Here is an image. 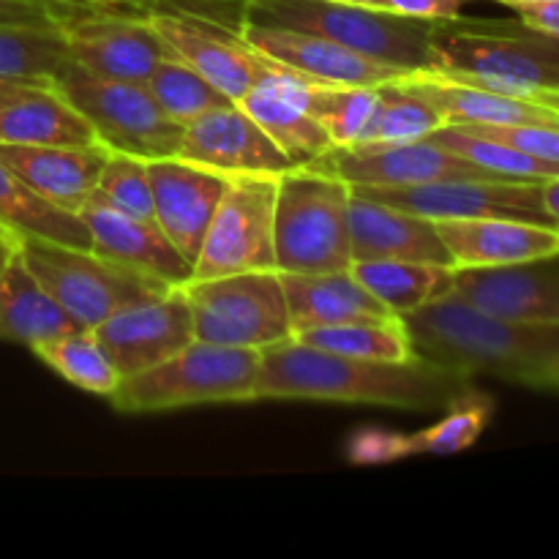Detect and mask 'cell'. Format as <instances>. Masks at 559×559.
<instances>
[{
  "label": "cell",
  "instance_id": "cell-10",
  "mask_svg": "<svg viewBox=\"0 0 559 559\" xmlns=\"http://www.w3.org/2000/svg\"><path fill=\"white\" fill-rule=\"evenodd\" d=\"M207 5L211 11L194 9L186 0H156L131 9L147 16L175 58L213 82L224 96L240 102L271 71L273 60L254 52L227 20L213 14V3Z\"/></svg>",
  "mask_w": 559,
  "mask_h": 559
},
{
  "label": "cell",
  "instance_id": "cell-46",
  "mask_svg": "<svg viewBox=\"0 0 559 559\" xmlns=\"http://www.w3.org/2000/svg\"><path fill=\"white\" fill-rule=\"evenodd\" d=\"M47 9H60V5H123V0H36Z\"/></svg>",
  "mask_w": 559,
  "mask_h": 559
},
{
  "label": "cell",
  "instance_id": "cell-6",
  "mask_svg": "<svg viewBox=\"0 0 559 559\" xmlns=\"http://www.w3.org/2000/svg\"><path fill=\"white\" fill-rule=\"evenodd\" d=\"M260 377V349L222 347L194 338L162 364L123 377L109 396L126 415L167 413L197 404L254 402Z\"/></svg>",
  "mask_w": 559,
  "mask_h": 559
},
{
  "label": "cell",
  "instance_id": "cell-1",
  "mask_svg": "<svg viewBox=\"0 0 559 559\" xmlns=\"http://www.w3.org/2000/svg\"><path fill=\"white\" fill-rule=\"evenodd\" d=\"M469 388L473 377L418 355L409 360H364L328 353L289 336L260 349L254 402L314 399L435 413L451 407Z\"/></svg>",
  "mask_w": 559,
  "mask_h": 559
},
{
  "label": "cell",
  "instance_id": "cell-50",
  "mask_svg": "<svg viewBox=\"0 0 559 559\" xmlns=\"http://www.w3.org/2000/svg\"><path fill=\"white\" fill-rule=\"evenodd\" d=\"M497 3H506V5H511V9H516V5H524V3H546V0H497Z\"/></svg>",
  "mask_w": 559,
  "mask_h": 559
},
{
  "label": "cell",
  "instance_id": "cell-51",
  "mask_svg": "<svg viewBox=\"0 0 559 559\" xmlns=\"http://www.w3.org/2000/svg\"><path fill=\"white\" fill-rule=\"evenodd\" d=\"M145 3H156V0H123V5H145Z\"/></svg>",
  "mask_w": 559,
  "mask_h": 559
},
{
  "label": "cell",
  "instance_id": "cell-24",
  "mask_svg": "<svg viewBox=\"0 0 559 559\" xmlns=\"http://www.w3.org/2000/svg\"><path fill=\"white\" fill-rule=\"evenodd\" d=\"M349 254L358 260H415L451 265L445 243L431 218L369 200L353 191L349 200Z\"/></svg>",
  "mask_w": 559,
  "mask_h": 559
},
{
  "label": "cell",
  "instance_id": "cell-34",
  "mask_svg": "<svg viewBox=\"0 0 559 559\" xmlns=\"http://www.w3.org/2000/svg\"><path fill=\"white\" fill-rule=\"evenodd\" d=\"M426 140L437 142V145L448 147V151L459 153V156L469 158V162H475L478 167L491 169V173L502 175V178L540 180V183L559 178L557 162H544V158L527 156V153L516 151V147L506 145V142L475 134V131L464 129V126L445 123L437 131H431Z\"/></svg>",
  "mask_w": 559,
  "mask_h": 559
},
{
  "label": "cell",
  "instance_id": "cell-19",
  "mask_svg": "<svg viewBox=\"0 0 559 559\" xmlns=\"http://www.w3.org/2000/svg\"><path fill=\"white\" fill-rule=\"evenodd\" d=\"M451 289L489 314L559 325V254L506 267L453 271Z\"/></svg>",
  "mask_w": 559,
  "mask_h": 559
},
{
  "label": "cell",
  "instance_id": "cell-32",
  "mask_svg": "<svg viewBox=\"0 0 559 559\" xmlns=\"http://www.w3.org/2000/svg\"><path fill=\"white\" fill-rule=\"evenodd\" d=\"M440 126H445V118L429 98L415 93L402 80H393L377 85L374 112L355 145H396V142L426 140Z\"/></svg>",
  "mask_w": 559,
  "mask_h": 559
},
{
  "label": "cell",
  "instance_id": "cell-38",
  "mask_svg": "<svg viewBox=\"0 0 559 559\" xmlns=\"http://www.w3.org/2000/svg\"><path fill=\"white\" fill-rule=\"evenodd\" d=\"M66 60L69 49L55 25H0V76L52 80Z\"/></svg>",
  "mask_w": 559,
  "mask_h": 559
},
{
  "label": "cell",
  "instance_id": "cell-36",
  "mask_svg": "<svg viewBox=\"0 0 559 559\" xmlns=\"http://www.w3.org/2000/svg\"><path fill=\"white\" fill-rule=\"evenodd\" d=\"M145 87L156 98L162 112L180 126H189L200 115L224 107V104H233V98L224 96L213 82L197 74L189 63L178 60L175 55L158 60L156 69L145 80Z\"/></svg>",
  "mask_w": 559,
  "mask_h": 559
},
{
  "label": "cell",
  "instance_id": "cell-26",
  "mask_svg": "<svg viewBox=\"0 0 559 559\" xmlns=\"http://www.w3.org/2000/svg\"><path fill=\"white\" fill-rule=\"evenodd\" d=\"M0 142L5 145H98L91 123L52 85L31 82L0 104Z\"/></svg>",
  "mask_w": 559,
  "mask_h": 559
},
{
  "label": "cell",
  "instance_id": "cell-27",
  "mask_svg": "<svg viewBox=\"0 0 559 559\" xmlns=\"http://www.w3.org/2000/svg\"><path fill=\"white\" fill-rule=\"evenodd\" d=\"M293 336L311 328L338 325L360 317L391 314L349 271L282 273Z\"/></svg>",
  "mask_w": 559,
  "mask_h": 559
},
{
  "label": "cell",
  "instance_id": "cell-41",
  "mask_svg": "<svg viewBox=\"0 0 559 559\" xmlns=\"http://www.w3.org/2000/svg\"><path fill=\"white\" fill-rule=\"evenodd\" d=\"M399 459H407L404 435L366 429L360 435H355L353 442H349V462L355 464H382L399 462Z\"/></svg>",
  "mask_w": 559,
  "mask_h": 559
},
{
  "label": "cell",
  "instance_id": "cell-44",
  "mask_svg": "<svg viewBox=\"0 0 559 559\" xmlns=\"http://www.w3.org/2000/svg\"><path fill=\"white\" fill-rule=\"evenodd\" d=\"M516 14L524 25L535 27V31L551 33V36H559V0L516 5Z\"/></svg>",
  "mask_w": 559,
  "mask_h": 559
},
{
  "label": "cell",
  "instance_id": "cell-45",
  "mask_svg": "<svg viewBox=\"0 0 559 559\" xmlns=\"http://www.w3.org/2000/svg\"><path fill=\"white\" fill-rule=\"evenodd\" d=\"M544 197H546V207H549L551 218H555V229L559 233V178L546 180Z\"/></svg>",
  "mask_w": 559,
  "mask_h": 559
},
{
  "label": "cell",
  "instance_id": "cell-52",
  "mask_svg": "<svg viewBox=\"0 0 559 559\" xmlns=\"http://www.w3.org/2000/svg\"><path fill=\"white\" fill-rule=\"evenodd\" d=\"M551 36V33H549ZM551 44H555V49H557V55H559V36H551Z\"/></svg>",
  "mask_w": 559,
  "mask_h": 559
},
{
  "label": "cell",
  "instance_id": "cell-35",
  "mask_svg": "<svg viewBox=\"0 0 559 559\" xmlns=\"http://www.w3.org/2000/svg\"><path fill=\"white\" fill-rule=\"evenodd\" d=\"M377 104V87L333 85V82H306L304 107L328 131L333 147H349L358 142Z\"/></svg>",
  "mask_w": 559,
  "mask_h": 559
},
{
  "label": "cell",
  "instance_id": "cell-4",
  "mask_svg": "<svg viewBox=\"0 0 559 559\" xmlns=\"http://www.w3.org/2000/svg\"><path fill=\"white\" fill-rule=\"evenodd\" d=\"M353 186L317 164H295L278 175L273 249L282 273L349 271Z\"/></svg>",
  "mask_w": 559,
  "mask_h": 559
},
{
  "label": "cell",
  "instance_id": "cell-30",
  "mask_svg": "<svg viewBox=\"0 0 559 559\" xmlns=\"http://www.w3.org/2000/svg\"><path fill=\"white\" fill-rule=\"evenodd\" d=\"M0 227L11 235H36L58 243L91 249V233L76 213L60 211L33 194L5 164H0Z\"/></svg>",
  "mask_w": 559,
  "mask_h": 559
},
{
  "label": "cell",
  "instance_id": "cell-47",
  "mask_svg": "<svg viewBox=\"0 0 559 559\" xmlns=\"http://www.w3.org/2000/svg\"><path fill=\"white\" fill-rule=\"evenodd\" d=\"M31 82H47V80H9V76H0V104H3L5 98L14 96L22 85H31Z\"/></svg>",
  "mask_w": 559,
  "mask_h": 559
},
{
  "label": "cell",
  "instance_id": "cell-28",
  "mask_svg": "<svg viewBox=\"0 0 559 559\" xmlns=\"http://www.w3.org/2000/svg\"><path fill=\"white\" fill-rule=\"evenodd\" d=\"M71 331H76L74 320L44 293L16 251L0 271V338L33 347Z\"/></svg>",
  "mask_w": 559,
  "mask_h": 559
},
{
  "label": "cell",
  "instance_id": "cell-49",
  "mask_svg": "<svg viewBox=\"0 0 559 559\" xmlns=\"http://www.w3.org/2000/svg\"><path fill=\"white\" fill-rule=\"evenodd\" d=\"M336 3H355V5H371V9H388V0H336Z\"/></svg>",
  "mask_w": 559,
  "mask_h": 559
},
{
  "label": "cell",
  "instance_id": "cell-18",
  "mask_svg": "<svg viewBox=\"0 0 559 559\" xmlns=\"http://www.w3.org/2000/svg\"><path fill=\"white\" fill-rule=\"evenodd\" d=\"M147 175L153 189V222L194 265L229 178L178 156L147 162Z\"/></svg>",
  "mask_w": 559,
  "mask_h": 559
},
{
  "label": "cell",
  "instance_id": "cell-17",
  "mask_svg": "<svg viewBox=\"0 0 559 559\" xmlns=\"http://www.w3.org/2000/svg\"><path fill=\"white\" fill-rule=\"evenodd\" d=\"M175 156L213 169L224 178H235V175L278 178L289 167H295L238 102L211 109L183 126V140Z\"/></svg>",
  "mask_w": 559,
  "mask_h": 559
},
{
  "label": "cell",
  "instance_id": "cell-12",
  "mask_svg": "<svg viewBox=\"0 0 559 559\" xmlns=\"http://www.w3.org/2000/svg\"><path fill=\"white\" fill-rule=\"evenodd\" d=\"M273 175H235L227 180L191 278H213L243 271H276L273 249Z\"/></svg>",
  "mask_w": 559,
  "mask_h": 559
},
{
  "label": "cell",
  "instance_id": "cell-40",
  "mask_svg": "<svg viewBox=\"0 0 559 559\" xmlns=\"http://www.w3.org/2000/svg\"><path fill=\"white\" fill-rule=\"evenodd\" d=\"M456 126V123H453ZM475 134L491 136L497 142L516 147L527 156L559 164V126L551 123H519V126H464Z\"/></svg>",
  "mask_w": 559,
  "mask_h": 559
},
{
  "label": "cell",
  "instance_id": "cell-9",
  "mask_svg": "<svg viewBox=\"0 0 559 559\" xmlns=\"http://www.w3.org/2000/svg\"><path fill=\"white\" fill-rule=\"evenodd\" d=\"M194 338L222 347L265 349L293 336L278 271H243L183 284Z\"/></svg>",
  "mask_w": 559,
  "mask_h": 559
},
{
  "label": "cell",
  "instance_id": "cell-5",
  "mask_svg": "<svg viewBox=\"0 0 559 559\" xmlns=\"http://www.w3.org/2000/svg\"><path fill=\"white\" fill-rule=\"evenodd\" d=\"M246 20L317 33L353 52L409 71H435V22L413 20L388 9L336 3V0H246Z\"/></svg>",
  "mask_w": 559,
  "mask_h": 559
},
{
  "label": "cell",
  "instance_id": "cell-53",
  "mask_svg": "<svg viewBox=\"0 0 559 559\" xmlns=\"http://www.w3.org/2000/svg\"><path fill=\"white\" fill-rule=\"evenodd\" d=\"M3 235H9V238H16V235H11L9 229H3V227H0V238H3Z\"/></svg>",
  "mask_w": 559,
  "mask_h": 559
},
{
  "label": "cell",
  "instance_id": "cell-2",
  "mask_svg": "<svg viewBox=\"0 0 559 559\" xmlns=\"http://www.w3.org/2000/svg\"><path fill=\"white\" fill-rule=\"evenodd\" d=\"M418 358L462 371L489 374L527 388L559 391V325L489 314L456 289L437 295L402 317Z\"/></svg>",
  "mask_w": 559,
  "mask_h": 559
},
{
  "label": "cell",
  "instance_id": "cell-33",
  "mask_svg": "<svg viewBox=\"0 0 559 559\" xmlns=\"http://www.w3.org/2000/svg\"><path fill=\"white\" fill-rule=\"evenodd\" d=\"M33 355L41 360L47 369H52L60 380L93 396L109 399L120 385V374L102 344L96 342L93 331L76 328L63 336L47 338V342L33 344Z\"/></svg>",
  "mask_w": 559,
  "mask_h": 559
},
{
  "label": "cell",
  "instance_id": "cell-29",
  "mask_svg": "<svg viewBox=\"0 0 559 559\" xmlns=\"http://www.w3.org/2000/svg\"><path fill=\"white\" fill-rule=\"evenodd\" d=\"M349 273L385 306L391 314H409L451 289L453 267L415 260H358Z\"/></svg>",
  "mask_w": 559,
  "mask_h": 559
},
{
  "label": "cell",
  "instance_id": "cell-39",
  "mask_svg": "<svg viewBox=\"0 0 559 559\" xmlns=\"http://www.w3.org/2000/svg\"><path fill=\"white\" fill-rule=\"evenodd\" d=\"M93 194L115 211L136 218H153V189L145 158L109 151Z\"/></svg>",
  "mask_w": 559,
  "mask_h": 559
},
{
  "label": "cell",
  "instance_id": "cell-11",
  "mask_svg": "<svg viewBox=\"0 0 559 559\" xmlns=\"http://www.w3.org/2000/svg\"><path fill=\"white\" fill-rule=\"evenodd\" d=\"M49 11L69 58L91 74L145 82L158 60L173 55L140 9L136 14H129L126 5H60Z\"/></svg>",
  "mask_w": 559,
  "mask_h": 559
},
{
  "label": "cell",
  "instance_id": "cell-48",
  "mask_svg": "<svg viewBox=\"0 0 559 559\" xmlns=\"http://www.w3.org/2000/svg\"><path fill=\"white\" fill-rule=\"evenodd\" d=\"M14 257H16V238L3 235V238H0V271H3Z\"/></svg>",
  "mask_w": 559,
  "mask_h": 559
},
{
  "label": "cell",
  "instance_id": "cell-15",
  "mask_svg": "<svg viewBox=\"0 0 559 559\" xmlns=\"http://www.w3.org/2000/svg\"><path fill=\"white\" fill-rule=\"evenodd\" d=\"M235 33L249 44L254 52L295 74L306 76L311 82H333V85H366L377 87L385 82L402 80L409 71L396 69V66L380 63L366 55L353 52L342 44L331 41L325 36L306 31H293V27L267 25V22L246 20L238 9V20L229 22Z\"/></svg>",
  "mask_w": 559,
  "mask_h": 559
},
{
  "label": "cell",
  "instance_id": "cell-22",
  "mask_svg": "<svg viewBox=\"0 0 559 559\" xmlns=\"http://www.w3.org/2000/svg\"><path fill=\"white\" fill-rule=\"evenodd\" d=\"M306 82L311 80L273 63L238 102L293 164H314L333 147L328 131L304 107Z\"/></svg>",
  "mask_w": 559,
  "mask_h": 559
},
{
  "label": "cell",
  "instance_id": "cell-31",
  "mask_svg": "<svg viewBox=\"0 0 559 559\" xmlns=\"http://www.w3.org/2000/svg\"><path fill=\"white\" fill-rule=\"evenodd\" d=\"M295 338L311 347L364 360H409L415 358L413 338L399 314L360 317L328 328L295 333Z\"/></svg>",
  "mask_w": 559,
  "mask_h": 559
},
{
  "label": "cell",
  "instance_id": "cell-14",
  "mask_svg": "<svg viewBox=\"0 0 559 559\" xmlns=\"http://www.w3.org/2000/svg\"><path fill=\"white\" fill-rule=\"evenodd\" d=\"M314 164L338 175L349 186H420L442 183V180L502 178L431 140L331 147Z\"/></svg>",
  "mask_w": 559,
  "mask_h": 559
},
{
  "label": "cell",
  "instance_id": "cell-42",
  "mask_svg": "<svg viewBox=\"0 0 559 559\" xmlns=\"http://www.w3.org/2000/svg\"><path fill=\"white\" fill-rule=\"evenodd\" d=\"M467 0H388V9L396 14L424 22H448L462 16Z\"/></svg>",
  "mask_w": 559,
  "mask_h": 559
},
{
  "label": "cell",
  "instance_id": "cell-7",
  "mask_svg": "<svg viewBox=\"0 0 559 559\" xmlns=\"http://www.w3.org/2000/svg\"><path fill=\"white\" fill-rule=\"evenodd\" d=\"M16 251L44 293L85 331H93L120 309L156 298L173 287L162 278L107 260L93 249H76L36 235L16 238Z\"/></svg>",
  "mask_w": 559,
  "mask_h": 559
},
{
  "label": "cell",
  "instance_id": "cell-20",
  "mask_svg": "<svg viewBox=\"0 0 559 559\" xmlns=\"http://www.w3.org/2000/svg\"><path fill=\"white\" fill-rule=\"evenodd\" d=\"M76 216L91 233V249L107 260L156 276L173 287H183L194 276V265L173 246L153 218H136L115 211L91 194Z\"/></svg>",
  "mask_w": 559,
  "mask_h": 559
},
{
  "label": "cell",
  "instance_id": "cell-43",
  "mask_svg": "<svg viewBox=\"0 0 559 559\" xmlns=\"http://www.w3.org/2000/svg\"><path fill=\"white\" fill-rule=\"evenodd\" d=\"M0 25H52V11L36 0H0Z\"/></svg>",
  "mask_w": 559,
  "mask_h": 559
},
{
  "label": "cell",
  "instance_id": "cell-8",
  "mask_svg": "<svg viewBox=\"0 0 559 559\" xmlns=\"http://www.w3.org/2000/svg\"><path fill=\"white\" fill-rule=\"evenodd\" d=\"M49 82L80 109L98 145L107 151L145 162L178 153L183 126L162 112L145 82L91 74L71 58L55 71Z\"/></svg>",
  "mask_w": 559,
  "mask_h": 559
},
{
  "label": "cell",
  "instance_id": "cell-16",
  "mask_svg": "<svg viewBox=\"0 0 559 559\" xmlns=\"http://www.w3.org/2000/svg\"><path fill=\"white\" fill-rule=\"evenodd\" d=\"M93 336L109 355L120 380L162 364L194 342V322L183 287H169L156 298L120 309L93 328Z\"/></svg>",
  "mask_w": 559,
  "mask_h": 559
},
{
  "label": "cell",
  "instance_id": "cell-37",
  "mask_svg": "<svg viewBox=\"0 0 559 559\" xmlns=\"http://www.w3.org/2000/svg\"><path fill=\"white\" fill-rule=\"evenodd\" d=\"M491 415H495V399L469 388L435 426L418 431V435H404L407 456H418V453L451 456V453L467 451L480 440Z\"/></svg>",
  "mask_w": 559,
  "mask_h": 559
},
{
  "label": "cell",
  "instance_id": "cell-21",
  "mask_svg": "<svg viewBox=\"0 0 559 559\" xmlns=\"http://www.w3.org/2000/svg\"><path fill=\"white\" fill-rule=\"evenodd\" d=\"M453 271L506 267L559 254V233L519 218H445L435 222Z\"/></svg>",
  "mask_w": 559,
  "mask_h": 559
},
{
  "label": "cell",
  "instance_id": "cell-25",
  "mask_svg": "<svg viewBox=\"0 0 559 559\" xmlns=\"http://www.w3.org/2000/svg\"><path fill=\"white\" fill-rule=\"evenodd\" d=\"M407 87L429 98L445 123L456 126H519V123H551L559 126V109L530 98L508 96L489 87L459 82L440 71H415L402 76Z\"/></svg>",
  "mask_w": 559,
  "mask_h": 559
},
{
  "label": "cell",
  "instance_id": "cell-3",
  "mask_svg": "<svg viewBox=\"0 0 559 559\" xmlns=\"http://www.w3.org/2000/svg\"><path fill=\"white\" fill-rule=\"evenodd\" d=\"M431 49L440 74L559 109V55L551 36L516 22H435Z\"/></svg>",
  "mask_w": 559,
  "mask_h": 559
},
{
  "label": "cell",
  "instance_id": "cell-23",
  "mask_svg": "<svg viewBox=\"0 0 559 559\" xmlns=\"http://www.w3.org/2000/svg\"><path fill=\"white\" fill-rule=\"evenodd\" d=\"M107 156L109 151L104 145L63 147L0 142V164H5L33 194L69 213H80V207L91 200Z\"/></svg>",
  "mask_w": 559,
  "mask_h": 559
},
{
  "label": "cell",
  "instance_id": "cell-13",
  "mask_svg": "<svg viewBox=\"0 0 559 559\" xmlns=\"http://www.w3.org/2000/svg\"><path fill=\"white\" fill-rule=\"evenodd\" d=\"M353 191L431 222L519 218L555 227L540 180H442L420 186H353Z\"/></svg>",
  "mask_w": 559,
  "mask_h": 559
}]
</instances>
